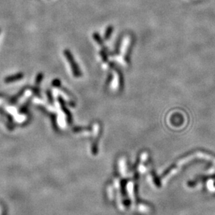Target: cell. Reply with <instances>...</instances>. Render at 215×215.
<instances>
[{"mask_svg": "<svg viewBox=\"0 0 215 215\" xmlns=\"http://www.w3.org/2000/svg\"><path fill=\"white\" fill-rule=\"evenodd\" d=\"M127 181L126 180H122L121 182V192L123 197H124V203L125 204L126 206H129L131 204V201L128 199L127 196H126V185Z\"/></svg>", "mask_w": 215, "mask_h": 215, "instance_id": "6da1fadb", "label": "cell"}, {"mask_svg": "<svg viewBox=\"0 0 215 215\" xmlns=\"http://www.w3.org/2000/svg\"><path fill=\"white\" fill-rule=\"evenodd\" d=\"M152 177H153L154 182V184H155V185L159 188L161 187V180H160V179L159 177H158V175L156 174V173L154 172V171H152Z\"/></svg>", "mask_w": 215, "mask_h": 215, "instance_id": "7a4b0ae2", "label": "cell"}, {"mask_svg": "<svg viewBox=\"0 0 215 215\" xmlns=\"http://www.w3.org/2000/svg\"><path fill=\"white\" fill-rule=\"evenodd\" d=\"M196 179L199 181V182H203V181H207L208 180H213V179H215V175L198 176L196 178Z\"/></svg>", "mask_w": 215, "mask_h": 215, "instance_id": "3957f363", "label": "cell"}, {"mask_svg": "<svg viewBox=\"0 0 215 215\" xmlns=\"http://www.w3.org/2000/svg\"><path fill=\"white\" fill-rule=\"evenodd\" d=\"M175 168H176V165H175V164L171 165V166L168 168L163 173V174H162V175H161V178H165V177H166L167 175L173 171V170H174Z\"/></svg>", "mask_w": 215, "mask_h": 215, "instance_id": "277c9868", "label": "cell"}, {"mask_svg": "<svg viewBox=\"0 0 215 215\" xmlns=\"http://www.w3.org/2000/svg\"><path fill=\"white\" fill-rule=\"evenodd\" d=\"M199 183V181L197 179H195V180H194L188 181V182H187V185L188 187L193 188V187H194V186H196Z\"/></svg>", "mask_w": 215, "mask_h": 215, "instance_id": "5b68a950", "label": "cell"}, {"mask_svg": "<svg viewBox=\"0 0 215 215\" xmlns=\"http://www.w3.org/2000/svg\"><path fill=\"white\" fill-rule=\"evenodd\" d=\"M214 186H215V182H214Z\"/></svg>", "mask_w": 215, "mask_h": 215, "instance_id": "8992f818", "label": "cell"}]
</instances>
